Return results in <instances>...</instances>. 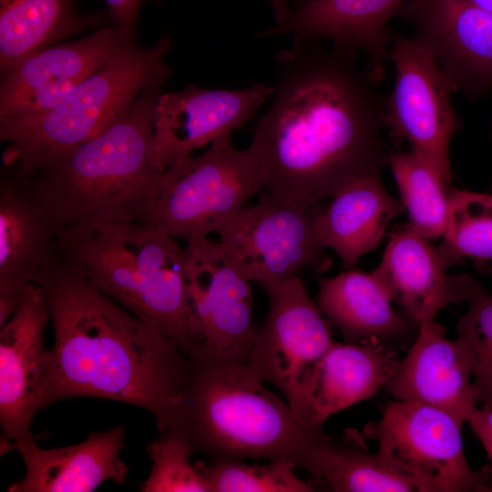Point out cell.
<instances>
[{
	"mask_svg": "<svg viewBox=\"0 0 492 492\" xmlns=\"http://www.w3.org/2000/svg\"><path fill=\"white\" fill-rule=\"evenodd\" d=\"M490 492H492V489L490 490Z\"/></svg>",
	"mask_w": 492,
	"mask_h": 492,
	"instance_id": "36",
	"label": "cell"
},
{
	"mask_svg": "<svg viewBox=\"0 0 492 492\" xmlns=\"http://www.w3.org/2000/svg\"><path fill=\"white\" fill-rule=\"evenodd\" d=\"M469 1L485 10L492 12V0H469Z\"/></svg>",
	"mask_w": 492,
	"mask_h": 492,
	"instance_id": "35",
	"label": "cell"
},
{
	"mask_svg": "<svg viewBox=\"0 0 492 492\" xmlns=\"http://www.w3.org/2000/svg\"><path fill=\"white\" fill-rule=\"evenodd\" d=\"M323 208L295 207L262 192L220 230L219 242L238 272L261 285L297 277L305 269L323 273L333 263L318 234Z\"/></svg>",
	"mask_w": 492,
	"mask_h": 492,
	"instance_id": "9",
	"label": "cell"
},
{
	"mask_svg": "<svg viewBox=\"0 0 492 492\" xmlns=\"http://www.w3.org/2000/svg\"><path fill=\"white\" fill-rule=\"evenodd\" d=\"M356 51L293 38L276 56L273 100L247 148L258 163L261 191L272 199L309 208L388 166L385 104L370 74L358 68Z\"/></svg>",
	"mask_w": 492,
	"mask_h": 492,
	"instance_id": "1",
	"label": "cell"
},
{
	"mask_svg": "<svg viewBox=\"0 0 492 492\" xmlns=\"http://www.w3.org/2000/svg\"><path fill=\"white\" fill-rule=\"evenodd\" d=\"M430 241L408 222L395 227L372 272L392 302L420 324L436 321L443 308L456 303L446 268Z\"/></svg>",
	"mask_w": 492,
	"mask_h": 492,
	"instance_id": "22",
	"label": "cell"
},
{
	"mask_svg": "<svg viewBox=\"0 0 492 492\" xmlns=\"http://www.w3.org/2000/svg\"><path fill=\"white\" fill-rule=\"evenodd\" d=\"M78 0H0V74L36 50L110 21L108 9L81 13Z\"/></svg>",
	"mask_w": 492,
	"mask_h": 492,
	"instance_id": "25",
	"label": "cell"
},
{
	"mask_svg": "<svg viewBox=\"0 0 492 492\" xmlns=\"http://www.w3.org/2000/svg\"><path fill=\"white\" fill-rule=\"evenodd\" d=\"M258 163L238 149L231 134L220 136L199 156H187L162 171L147 222L186 241L220 230L262 190Z\"/></svg>",
	"mask_w": 492,
	"mask_h": 492,
	"instance_id": "7",
	"label": "cell"
},
{
	"mask_svg": "<svg viewBox=\"0 0 492 492\" xmlns=\"http://www.w3.org/2000/svg\"><path fill=\"white\" fill-rule=\"evenodd\" d=\"M145 0H105L112 26L127 40L137 42L138 19L142 3ZM159 2L161 0H153Z\"/></svg>",
	"mask_w": 492,
	"mask_h": 492,
	"instance_id": "32",
	"label": "cell"
},
{
	"mask_svg": "<svg viewBox=\"0 0 492 492\" xmlns=\"http://www.w3.org/2000/svg\"><path fill=\"white\" fill-rule=\"evenodd\" d=\"M448 277L456 303L467 304L457 321L456 340L472 366L476 403L492 406V294L467 273Z\"/></svg>",
	"mask_w": 492,
	"mask_h": 492,
	"instance_id": "27",
	"label": "cell"
},
{
	"mask_svg": "<svg viewBox=\"0 0 492 492\" xmlns=\"http://www.w3.org/2000/svg\"><path fill=\"white\" fill-rule=\"evenodd\" d=\"M196 470L208 482L211 492H313L317 487L299 478L295 466L273 460L266 465H250L244 460L197 461Z\"/></svg>",
	"mask_w": 492,
	"mask_h": 492,
	"instance_id": "30",
	"label": "cell"
},
{
	"mask_svg": "<svg viewBox=\"0 0 492 492\" xmlns=\"http://www.w3.org/2000/svg\"><path fill=\"white\" fill-rule=\"evenodd\" d=\"M261 286L269 308L245 364L260 380L273 384L307 425L306 392L314 368L334 343L332 324L299 276Z\"/></svg>",
	"mask_w": 492,
	"mask_h": 492,
	"instance_id": "10",
	"label": "cell"
},
{
	"mask_svg": "<svg viewBox=\"0 0 492 492\" xmlns=\"http://www.w3.org/2000/svg\"><path fill=\"white\" fill-rule=\"evenodd\" d=\"M388 58L395 65V81L385 101L384 126L395 142L407 141L451 185L450 143L461 128L451 103L456 89L415 37L396 38Z\"/></svg>",
	"mask_w": 492,
	"mask_h": 492,
	"instance_id": "11",
	"label": "cell"
},
{
	"mask_svg": "<svg viewBox=\"0 0 492 492\" xmlns=\"http://www.w3.org/2000/svg\"><path fill=\"white\" fill-rule=\"evenodd\" d=\"M400 16L435 56L456 91L492 85V12L469 0H407Z\"/></svg>",
	"mask_w": 492,
	"mask_h": 492,
	"instance_id": "17",
	"label": "cell"
},
{
	"mask_svg": "<svg viewBox=\"0 0 492 492\" xmlns=\"http://www.w3.org/2000/svg\"><path fill=\"white\" fill-rule=\"evenodd\" d=\"M463 424L447 412L425 404L395 400L382 418L369 423L365 438L412 478L419 492H490L492 467L474 470L465 455Z\"/></svg>",
	"mask_w": 492,
	"mask_h": 492,
	"instance_id": "8",
	"label": "cell"
},
{
	"mask_svg": "<svg viewBox=\"0 0 492 492\" xmlns=\"http://www.w3.org/2000/svg\"><path fill=\"white\" fill-rule=\"evenodd\" d=\"M186 242L187 289L199 350L246 363L256 332L251 282L231 264L219 241L196 237Z\"/></svg>",
	"mask_w": 492,
	"mask_h": 492,
	"instance_id": "12",
	"label": "cell"
},
{
	"mask_svg": "<svg viewBox=\"0 0 492 492\" xmlns=\"http://www.w3.org/2000/svg\"><path fill=\"white\" fill-rule=\"evenodd\" d=\"M4 168L0 179V327L26 289L61 262L60 229L27 175Z\"/></svg>",
	"mask_w": 492,
	"mask_h": 492,
	"instance_id": "15",
	"label": "cell"
},
{
	"mask_svg": "<svg viewBox=\"0 0 492 492\" xmlns=\"http://www.w3.org/2000/svg\"><path fill=\"white\" fill-rule=\"evenodd\" d=\"M447 223L437 251L446 270L470 260L479 272L492 264V194L448 190Z\"/></svg>",
	"mask_w": 492,
	"mask_h": 492,
	"instance_id": "28",
	"label": "cell"
},
{
	"mask_svg": "<svg viewBox=\"0 0 492 492\" xmlns=\"http://www.w3.org/2000/svg\"><path fill=\"white\" fill-rule=\"evenodd\" d=\"M171 72L149 83L129 110L87 142L27 175L54 222H147L163 169L149 160L157 102Z\"/></svg>",
	"mask_w": 492,
	"mask_h": 492,
	"instance_id": "4",
	"label": "cell"
},
{
	"mask_svg": "<svg viewBox=\"0 0 492 492\" xmlns=\"http://www.w3.org/2000/svg\"><path fill=\"white\" fill-rule=\"evenodd\" d=\"M36 284L55 335L41 409L61 399L98 397L143 408L159 433L168 430L189 356L62 262Z\"/></svg>",
	"mask_w": 492,
	"mask_h": 492,
	"instance_id": "2",
	"label": "cell"
},
{
	"mask_svg": "<svg viewBox=\"0 0 492 492\" xmlns=\"http://www.w3.org/2000/svg\"><path fill=\"white\" fill-rule=\"evenodd\" d=\"M318 287V307L346 343H373L398 353L416 339L420 323L392 307L373 272L347 270L319 278Z\"/></svg>",
	"mask_w": 492,
	"mask_h": 492,
	"instance_id": "20",
	"label": "cell"
},
{
	"mask_svg": "<svg viewBox=\"0 0 492 492\" xmlns=\"http://www.w3.org/2000/svg\"><path fill=\"white\" fill-rule=\"evenodd\" d=\"M275 15L276 24L283 22L290 15L288 0H269Z\"/></svg>",
	"mask_w": 492,
	"mask_h": 492,
	"instance_id": "34",
	"label": "cell"
},
{
	"mask_svg": "<svg viewBox=\"0 0 492 492\" xmlns=\"http://www.w3.org/2000/svg\"><path fill=\"white\" fill-rule=\"evenodd\" d=\"M407 0H302L282 23L257 37L291 35L293 38L326 40L362 50L374 81L383 75L387 24L399 15Z\"/></svg>",
	"mask_w": 492,
	"mask_h": 492,
	"instance_id": "19",
	"label": "cell"
},
{
	"mask_svg": "<svg viewBox=\"0 0 492 492\" xmlns=\"http://www.w3.org/2000/svg\"><path fill=\"white\" fill-rule=\"evenodd\" d=\"M384 388L395 400L432 405L462 424L477 405L470 361L456 340L445 337L436 321L420 324L416 339Z\"/></svg>",
	"mask_w": 492,
	"mask_h": 492,
	"instance_id": "18",
	"label": "cell"
},
{
	"mask_svg": "<svg viewBox=\"0 0 492 492\" xmlns=\"http://www.w3.org/2000/svg\"><path fill=\"white\" fill-rule=\"evenodd\" d=\"M171 46L166 35L148 47L127 42L51 110L0 119V139L6 143L3 166L29 175L99 135L129 110L149 83L172 71L164 60Z\"/></svg>",
	"mask_w": 492,
	"mask_h": 492,
	"instance_id": "6",
	"label": "cell"
},
{
	"mask_svg": "<svg viewBox=\"0 0 492 492\" xmlns=\"http://www.w3.org/2000/svg\"><path fill=\"white\" fill-rule=\"evenodd\" d=\"M467 423L482 444L492 465V406L477 407L468 418Z\"/></svg>",
	"mask_w": 492,
	"mask_h": 492,
	"instance_id": "33",
	"label": "cell"
},
{
	"mask_svg": "<svg viewBox=\"0 0 492 492\" xmlns=\"http://www.w3.org/2000/svg\"><path fill=\"white\" fill-rule=\"evenodd\" d=\"M167 431L180 434L193 454L209 461L283 460L315 481L336 441L323 427L300 421L245 363L201 350L189 356L179 405Z\"/></svg>",
	"mask_w": 492,
	"mask_h": 492,
	"instance_id": "3",
	"label": "cell"
},
{
	"mask_svg": "<svg viewBox=\"0 0 492 492\" xmlns=\"http://www.w3.org/2000/svg\"><path fill=\"white\" fill-rule=\"evenodd\" d=\"M272 92L273 87L266 83L243 89L190 84L179 91L162 92L149 145L151 165L164 169L220 136L231 134L253 117Z\"/></svg>",
	"mask_w": 492,
	"mask_h": 492,
	"instance_id": "16",
	"label": "cell"
},
{
	"mask_svg": "<svg viewBox=\"0 0 492 492\" xmlns=\"http://www.w3.org/2000/svg\"><path fill=\"white\" fill-rule=\"evenodd\" d=\"M61 262L188 356L199 349L191 325L186 251L144 221L72 224L58 238Z\"/></svg>",
	"mask_w": 492,
	"mask_h": 492,
	"instance_id": "5",
	"label": "cell"
},
{
	"mask_svg": "<svg viewBox=\"0 0 492 492\" xmlns=\"http://www.w3.org/2000/svg\"><path fill=\"white\" fill-rule=\"evenodd\" d=\"M397 352L373 343L333 345L319 361L305 397V422L323 427L332 415L373 397L392 374Z\"/></svg>",
	"mask_w": 492,
	"mask_h": 492,
	"instance_id": "23",
	"label": "cell"
},
{
	"mask_svg": "<svg viewBox=\"0 0 492 492\" xmlns=\"http://www.w3.org/2000/svg\"><path fill=\"white\" fill-rule=\"evenodd\" d=\"M146 445L152 461L148 478L141 482L142 492H211L208 482L190 464L193 454L179 433L166 431Z\"/></svg>",
	"mask_w": 492,
	"mask_h": 492,
	"instance_id": "31",
	"label": "cell"
},
{
	"mask_svg": "<svg viewBox=\"0 0 492 492\" xmlns=\"http://www.w3.org/2000/svg\"><path fill=\"white\" fill-rule=\"evenodd\" d=\"M390 167L409 225L429 241L443 236L448 217V185L426 160L410 151L389 155Z\"/></svg>",
	"mask_w": 492,
	"mask_h": 492,
	"instance_id": "26",
	"label": "cell"
},
{
	"mask_svg": "<svg viewBox=\"0 0 492 492\" xmlns=\"http://www.w3.org/2000/svg\"><path fill=\"white\" fill-rule=\"evenodd\" d=\"M124 447L122 425L93 432L81 443L58 448H41L36 439L24 441L14 451L24 461L26 474L6 491L92 492L107 481L122 484L128 475L120 456Z\"/></svg>",
	"mask_w": 492,
	"mask_h": 492,
	"instance_id": "21",
	"label": "cell"
},
{
	"mask_svg": "<svg viewBox=\"0 0 492 492\" xmlns=\"http://www.w3.org/2000/svg\"><path fill=\"white\" fill-rule=\"evenodd\" d=\"M50 313L41 286L28 285L7 322L0 327V440L1 456L31 433L49 374L51 351L44 344Z\"/></svg>",
	"mask_w": 492,
	"mask_h": 492,
	"instance_id": "13",
	"label": "cell"
},
{
	"mask_svg": "<svg viewBox=\"0 0 492 492\" xmlns=\"http://www.w3.org/2000/svg\"><path fill=\"white\" fill-rule=\"evenodd\" d=\"M318 482L336 492H419L415 482L378 451L338 441L325 456Z\"/></svg>",
	"mask_w": 492,
	"mask_h": 492,
	"instance_id": "29",
	"label": "cell"
},
{
	"mask_svg": "<svg viewBox=\"0 0 492 492\" xmlns=\"http://www.w3.org/2000/svg\"><path fill=\"white\" fill-rule=\"evenodd\" d=\"M127 42L116 27L107 25L26 55L0 74V119L27 118L51 110Z\"/></svg>",
	"mask_w": 492,
	"mask_h": 492,
	"instance_id": "14",
	"label": "cell"
},
{
	"mask_svg": "<svg viewBox=\"0 0 492 492\" xmlns=\"http://www.w3.org/2000/svg\"><path fill=\"white\" fill-rule=\"evenodd\" d=\"M404 210L401 200L386 190L380 176L359 179L323 206L317 222L320 241L347 270L378 246L390 221Z\"/></svg>",
	"mask_w": 492,
	"mask_h": 492,
	"instance_id": "24",
	"label": "cell"
}]
</instances>
